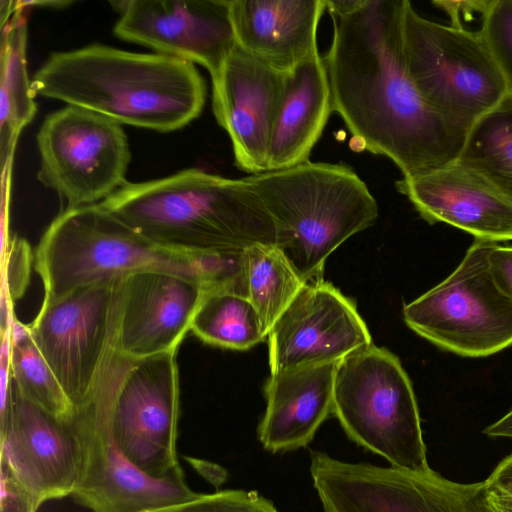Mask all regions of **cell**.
Segmentation results:
<instances>
[{
    "instance_id": "obj_21",
    "label": "cell",
    "mask_w": 512,
    "mask_h": 512,
    "mask_svg": "<svg viewBox=\"0 0 512 512\" xmlns=\"http://www.w3.org/2000/svg\"><path fill=\"white\" fill-rule=\"evenodd\" d=\"M337 364L270 375L265 385L266 409L257 429L265 450L275 454L308 446L333 413Z\"/></svg>"
},
{
    "instance_id": "obj_10",
    "label": "cell",
    "mask_w": 512,
    "mask_h": 512,
    "mask_svg": "<svg viewBox=\"0 0 512 512\" xmlns=\"http://www.w3.org/2000/svg\"><path fill=\"white\" fill-rule=\"evenodd\" d=\"M309 471L323 512H496L485 481L457 483L432 469L352 463L311 450Z\"/></svg>"
},
{
    "instance_id": "obj_18",
    "label": "cell",
    "mask_w": 512,
    "mask_h": 512,
    "mask_svg": "<svg viewBox=\"0 0 512 512\" xmlns=\"http://www.w3.org/2000/svg\"><path fill=\"white\" fill-rule=\"evenodd\" d=\"M285 73L235 46L212 79V106L228 133L236 166L252 175L268 170L272 128Z\"/></svg>"
},
{
    "instance_id": "obj_29",
    "label": "cell",
    "mask_w": 512,
    "mask_h": 512,
    "mask_svg": "<svg viewBox=\"0 0 512 512\" xmlns=\"http://www.w3.org/2000/svg\"><path fill=\"white\" fill-rule=\"evenodd\" d=\"M479 33L512 92V0H494Z\"/></svg>"
},
{
    "instance_id": "obj_12",
    "label": "cell",
    "mask_w": 512,
    "mask_h": 512,
    "mask_svg": "<svg viewBox=\"0 0 512 512\" xmlns=\"http://www.w3.org/2000/svg\"><path fill=\"white\" fill-rule=\"evenodd\" d=\"M119 280L78 287L42 302L31 337L75 410L88 397L110 344Z\"/></svg>"
},
{
    "instance_id": "obj_30",
    "label": "cell",
    "mask_w": 512,
    "mask_h": 512,
    "mask_svg": "<svg viewBox=\"0 0 512 512\" xmlns=\"http://www.w3.org/2000/svg\"><path fill=\"white\" fill-rule=\"evenodd\" d=\"M32 255L25 240L13 238L2 248V298L11 303L28 284Z\"/></svg>"
},
{
    "instance_id": "obj_3",
    "label": "cell",
    "mask_w": 512,
    "mask_h": 512,
    "mask_svg": "<svg viewBox=\"0 0 512 512\" xmlns=\"http://www.w3.org/2000/svg\"><path fill=\"white\" fill-rule=\"evenodd\" d=\"M100 205L148 240L191 254L241 252L278 243L276 222L245 178L191 168L126 183Z\"/></svg>"
},
{
    "instance_id": "obj_6",
    "label": "cell",
    "mask_w": 512,
    "mask_h": 512,
    "mask_svg": "<svg viewBox=\"0 0 512 512\" xmlns=\"http://www.w3.org/2000/svg\"><path fill=\"white\" fill-rule=\"evenodd\" d=\"M176 355L177 351L126 356L116 349L111 335L93 387L76 408L105 422L131 463L157 477L184 474L177 453L180 386Z\"/></svg>"
},
{
    "instance_id": "obj_23",
    "label": "cell",
    "mask_w": 512,
    "mask_h": 512,
    "mask_svg": "<svg viewBox=\"0 0 512 512\" xmlns=\"http://www.w3.org/2000/svg\"><path fill=\"white\" fill-rule=\"evenodd\" d=\"M1 12L0 152L2 173L10 168L22 129L34 118L36 95L26 62L27 2H6Z\"/></svg>"
},
{
    "instance_id": "obj_31",
    "label": "cell",
    "mask_w": 512,
    "mask_h": 512,
    "mask_svg": "<svg viewBox=\"0 0 512 512\" xmlns=\"http://www.w3.org/2000/svg\"><path fill=\"white\" fill-rule=\"evenodd\" d=\"M497 512H512V454L504 458L485 480Z\"/></svg>"
},
{
    "instance_id": "obj_11",
    "label": "cell",
    "mask_w": 512,
    "mask_h": 512,
    "mask_svg": "<svg viewBox=\"0 0 512 512\" xmlns=\"http://www.w3.org/2000/svg\"><path fill=\"white\" fill-rule=\"evenodd\" d=\"M36 141L37 178L66 202L65 209L100 203L127 183L128 138L106 116L66 105L44 118Z\"/></svg>"
},
{
    "instance_id": "obj_9",
    "label": "cell",
    "mask_w": 512,
    "mask_h": 512,
    "mask_svg": "<svg viewBox=\"0 0 512 512\" xmlns=\"http://www.w3.org/2000/svg\"><path fill=\"white\" fill-rule=\"evenodd\" d=\"M493 243L475 239L446 279L404 306V321L414 332L464 357H485L512 345V300L488 265Z\"/></svg>"
},
{
    "instance_id": "obj_19",
    "label": "cell",
    "mask_w": 512,
    "mask_h": 512,
    "mask_svg": "<svg viewBox=\"0 0 512 512\" xmlns=\"http://www.w3.org/2000/svg\"><path fill=\"white\" fill-rule=\"evenodd\" d=\"M430 224L446 223L475 239L512 240V202L459 162L395 183Z\"/></svg>"
},
{
    "instance_id": "obj_8",
    "label": "cell",
    "mask_w": 512,
    "mask_h": 512,
    "mask_svg": "<svg viewBox=\"0 0 512 512\" xmlns=\"http://www.w3.org/2000/svg\"><path fill=\"white\" fill-rule=\"evenodd\" d=\"M403 51L408 75L425 103L463 130L509 92L479 32L430 21L409 1Z\"/></svg>"
},
{
    "instance_id": "obj_5",
    "label": "cell",
    "mask_w": 512,
    "mask_h": 512,
    "mask_svg": "<svg viewBox=\"0 0 512 512\" xmlns=\"http://www.w3.org/2000/svg\"><path fill=\"white\" fill-rule=\"evenodd\" d=\"M245 179L276 222L277 246L305 282L322 278L330 254L379 215L365 182L343 164L307 160Z\"/></svg>"
},
{
    "instance_id": "obj_16",
    "label": "cell",
    "mask_w": 512,
    "mask_h": 512,
    "mask_svg": "<svg viewBox=\"0 0 512 512\" xmlns=\"http://www.w3.org/2000/svg\"><path fill=\"white\" fill-rule=\"evenodd\" d=\"M81 451V474L71 498L90 512H144L200 495L184 474L157 477L124 455L109 426L84 409L69 423Z\"/></svg>"
},
{
    "instance_id": "obj_7",
    "label": "cell",
    "mask_w": 512,
    "mask_h": 512,
    "mask_svg": "<svg viewBox=\"0 0 512 512\" xmlns=\"http://www.w3.org/2000/svg\"><path fill=\"white\" fill-rule=\"evenodd\" d=\"M333 414L350 440L390 466L430 470L411 381L390 351L372 344L337 364Z\"/></svg>"
},
{
    "instance_id": "obj_4",
    "label": "cell",
    "mask_w": 512,
    "mask_h": 512,
    "mask_svg": "<svg viewBox=\"0 0 512 512\" xmlns=\"http://www.w3.org/2000/svg\"><path fill=\"white\" fill-rule=\"evenodd\" d=\"M245 251L191 254L163 247L97 203L64 209L51 222L36 248L35 269L43 282V302L145 271L171 272L247 296Z\"/></svg>"
},
{
    "instance_id": "obj_15",
    "label": "cell",
    "mask_w": 512,
    "mask_h": 512,
    "mask_svg": "<svg viewBox=\"0 0 512 512\" xmlns=\"http://www.w3.org/2000/svg\"><path fill=\"white\" fill-rule=\"evenodd\" d=\"M120 18L118 38L156 53L197 63L215 78L236 46L229 0L110 2Z\"/></svg>"
},
{
    "instance_id": "obj_34",
    "label": "cell",
    "mask_w": 512,
    "mask_h": 512,
    "mask_svg": "<svg viewBox=\"0 0 512 512\" xmlns=\"http://www.w3.org/2000/svg\"><path fill=\"white\" fill-rule=\"evenodd\" d=\"M0 512H37L21 493L2 475Z\"/></svg>"
},
{
    "instance_id": "obj_27",
    "label": "cell",
    "mask_w": 512,
    "mask_h": 512,
    "mask_svg": "<svg viewBox=\"0 0 512 512\" xmlns=\"http://www.w3.org/2000/svg\"><path fill=\"white\" fill-rule=\"evenodd\" d=\"M247 297L268 335L306 283L277 245H256L245 251Z\"/></svg>"
},
{
    "instance_id": "obj_24",
    "label": "cell",
    "mask_w": 512,
    "mask_h": 512,
    "mask_svg": "<svg viewBox=\"0 0 512 512\" xmlns=\"http://www.w3.org/2000/svg\"><path fill=\"white\" fill-rule=\"evenodd\" d=\"M190 331L209 345L231 350H247L268 337L247 296L210 287L203 292Z\"/></svg>"
},
{
    "instance_id": "obj_36",
    "label": "cell",
    "mask_w": 512,
    "mask_h": 512,
    "mask_svg": "<svg viewBox=\"0 0 512 512\" xmlns=\"http://www.w3.org/2000/svg\"><path fill=\"white\" fill-rule=\"evenodd\" d=\"M31 5L45 6L48 8H64L67 5H71V1H48V2H29Z\"/></svg>"
},
{
    "instance_id": "obj_17",
    "label": "cell",
    "mask_w": 512,
    "mask_h": 512,
    "mask_svg": "<svg viewBox=\"0 0 512 512\" xmlns=\"http://www.w3.org/2000/svg\"><path fill=\"white\" fill-rule=\"evenodd\" d=\"M206 287L199 280L165 271L121 279L114 309V346L135 358L177 351Z\"/></svg>"
},
{
    "instance_id": "obj_32",
    "label": "cell",
    "mask_w": 512,
    "mask_h": 512,
    "mask_svg": "<svg viewBox=\"0 0 512 512\" xmlns=\"http://www.w3.org/2000/svg\"><path fill=\"white\" fill-rule=\"evenodd\" d=\"M493 2L494 0H436L432 4L449 16L451 26L465 29L463 21H471L475 15H480L483 19Z\"/></svg>"
},
{
    "instance_id": "obj_22",
    "label": "cell",
    "mask_w": 512,
    "mask_h": 512,
    "mask_svg": "<svg viewBox=\"0 0 512 512\" xmlns=\"http://www.w3.org/2000/svg\"><path fill=\"white\" fill-rule=\"evenodd\" d=\"M332 112L329 80L323 57L317 52L285 73L267 171L309 160Z\"/></svg>"
},
{
    "instance_id": "obj_14",
    "label": "cell",
    "mask_w": 512,
    "mask_h": 512,
    "mask_svg": "<svg viewBox=\"0 0 512 512\" xmlns=\"http://www.w3.org/2000/svg\"><path fill=\"white\" fill-rule=\"evenodd\" d=\"M268 339L271 374L337 364L372 345L355 304L322 278L303 285Z\"/></svg>"
},
{
    "instance_id": "obj_1",
    "label": "cell",
    "mask_w": 512,
    "mask_h": 512,
    "mask_svg": "<svg viewBox=\"0 0 512 512\" xmlns=\"http://www.w3.org/2000/svg\"><path fill=\"white\" fill-rule=\"evenodd\" d=\"M408 0H326L333 38L325 64L332 110L354 150L390 159L413 178L458 160L468 131L422 99L406 68L403 17Z\"/></svg>"
},
{
    "instance_id": "obj_28",
    "label": "cell",
    "mask_w": 512,
    "mask_h": 512,
    "mask_svg": "<svg viewBox=\"0 0 512 512\" xmlns=\"http://www.w3.org/2000/svg\"><path fill=\"white\" fill-rule=\"evenodd\" d=\"M144 512H279L274 504L256 491L229 489L200 493L192 500Z\"/></svg>"
},
{
    "instance_id": "obj_20",
    "label": "cell",
    "mask_w": 512,
    "mask_h": 512,
    "mask_svg": "<svg viewBox=\"0 0 512 512\" xmlns=\"http://www.w3.org/2000/svg\"><path fill=\"white\" fill-rule=\"evenodd\" d=\"M325 10L326 0H229L236 45L282 73L319 52Z\"/></svg>"
},
{
    "instance_id": "obj_33",
    "label": "cell",
    "mask_w": 512,
    "mask_h": 512,
    "mask_svg": "<svg viewBox=\"0 0 512 512\" xmlns=\"http://www.w3.org/2000/svg\"><path fill=\"white\" fill-rule=\"evenodd\" d=\"M488 265L496 285L512 300V246L494 242L488 253Z\"/></svg>"
},
{
    "instance_id": "obj_2",
    "label": "cell",
    "mask_w": 512,
    "mask_h": 512,
    "mask_svg": "<svg viewBox=\"0 0 512 512\" xmlns=\"http://www.w3.org/2000/svg\"><path fill=\"white\" fill-rule=\"evenodd\" d=\"M32 84L36 94L158 132L189 124L206 98L194 63L101 44L50 54Z\"/></svg>"
},
{
    "instance_id": "obj_26",
    "label": "cell",
    "mask_w": 512,
    "mask_h": 512,
    "mask_svg": "<svg viewBox=\"0 0 512 512\" xmlns=\"http://www.w3.org/2000/svg\"><path fill=\"white\" fill-rule=\"evenodd\" d=\"M11 377L17 394L60 422L70 423L75 407L33 341L28 325L13 318Z\"/></svg>"
},
{
    "instance_id": "obj_35",
    "label": "cell",
    "mask_w": 512,
    "mask_h": 512,
    "mask_svg": "<svg viewBox=\"0 0 512 512\" xmlns=\"http://www.w3.org/2000/svg\"><path fill=\"white\" fill-rule=\"evenodd\" d=\"M486 435L492 437L512 438V410L497 422L491 424L483 431Z\"/></svg>"
},
{
    "instance_id": "obj_25",
    "label": "cell",
    "mask_w": 512,
    "mask_h": 512,
    "mask_svg": "<svg viewBox=\"0 0 512 512\" xmlns=\"http://www.w3.org/2000/svg\"><path fill=\"white\" fill-rule=\"evenodd\" d=\"M457 162L512 202V92L472 125Z\"/></svg>"
},
{
    "instance_id": "obj_13",
    "label": "cell",
    "mask_w": 512,
    "mask_h": 512,
    "mask_svg": "<svg viewBox=\"0 0 512 512\" xmlns=\"http://www.w3.org/2000/svg\"><path fill=\"white\" fill-rule=\"evenodd\" d=\"M0 420L1 475L36 511L47 501L71 497L81 474L71 425L22 399L14 384L11 405Z\"/></svg>"
}]
</instances>
